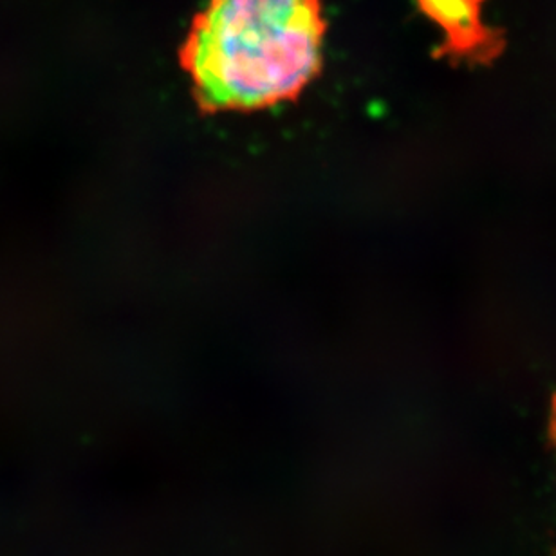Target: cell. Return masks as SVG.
I'll list each match as a JSON object with an SVG mask.
<instances>
[{"instance_id": "3957f363", "label": "cell", "mask_w": 556, "mask_h": 556, "mask_svg": "<svg viewBox=\"0 0 556 556\" xmlns=\"http://www.w3.org/2000/svg\"><path fill=\"white\" fill-rule=\"evenodd\" d=\"M552 438H553V443H555V446H556V397H555V402H553V408H552Z\"/></svg>"}, {"instance_id": "7a4b0ae2", "label": "cell", "mask_w": 556, "mask_h": 556, "mask_svg": "<svg viewBox=\"0 0 556 556\" xmlns=\"http://www.w3.org/2000/svg\"><path fill=\"white\" fill-rule=\"evenodd\" d=\"M443 33L435 56L450 62L490 64L503 53L504 38L484 22L486 0H414Z\"/></svg>"}, {"instance_id": "6da1fadb", "label": "cell", "mask_w": 556, "mask_h": 556, "mask_svg": "<svg viewBox=\"0 0 556 556\" xmlns=\"http://www.w3.org/2000/svg\"><path fill=\"white\" fill-rule=\"evenodd\" d=\"M320 0H208L181 64L212 111H253L296 97L320 70Z\"/></svg>"}]
</instances>
